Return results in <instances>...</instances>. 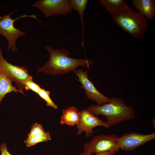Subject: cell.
Listing matches in <instances>:
<instances>
[{"label":"cell","instance_id":"cell-17","mask_svg":"<svg viewBox=\"0 0 155 155\" xmlns=\"http://www.w3.org/2000/svg\"><path fill=\"white\" fill-rule=\"evenodd\" d=\"M22 84L27 91L31 90L37 94L41 88L39 85L33 81V78L31 75L24 81Z\"/></svg>","mask_w":155,"mask_h":155},{"label":"cell","instance_id":"cell-16","mask_svg":"<svg viewBox=\"0 0 155 155\" xmlns=\"http://www.w3.org/2000/svg\"><path fill=\"white\" fill-rule=\"evenodd\" d=\"M51 140L49 133L45 132L42 134L31 137H28L24 142L28 147L34 146L36 144Z\"/></svg>","mask_w":155,"mask_h":155},{"label":"cell","instance_id":"cell-5","mask_svg":"<svg viewBox=\"0 0 155 155\" xmlns=\"http://www.w3.org/2000/svg\"><path fill=\"white\" fill-rule=\"evenodd\" d=\"M118 137L114 134L94 136L89 142L83 144V152L91 154L106 152L115 154L120 149L117 143Z\"/></svg>","mask_w":155,"mask_h":155},{"label":"cell","instance_id":"cell-11","mask_svg":"<svg viewBox=\"0 0 155 155\" xmlns=\"http://www.w3.org/2000/svg\"><path fill=\"white\" fill-rule=\"evenodd\" d=\"M133 6L142 15L150 20L155 16V3L153 0H133Z\"/></svg>","mask_w":155,"mask_h":155},{"label":"cell","instance_id":"cell-15","mask_svg":"<svg viewBox=\"0 0 155 155\" xmlns=\"http://www.w3.org/2000/svg\"><path fill=\"white\" fill-rule=\"evenodd\" d=\"M87 0H70V5L72 10L76 11L79 13L81 18L82 26V45L84 47V12L87 6Z\"/></svg>","mask_w":155,"mask_h":155},{"label":"cell","instance_id":"cell-21","mask_svg":"<svg viewBox=\"0 0 155 155\" xmlns=\"http://www.w3.org/2000/svg\"><path fill=\"white\" fill-rule=\"evenodd\" d=\"M115 154L114 153L108 152H104L95 154V155L89 154L83 152L80 155H114Z\"/></svg>","mask_w":155,"mask_h":155},{"label":"cell","instance_id":"cell-2","mask_svg":"<svg viewBox=\"0 0 155 155\" xmlns=\"http://www.w3.org/2000/svg\"><path fill=\"white\" fill-rule=\"evenodd\" d=\"M86 110L96 117L100 115L105 116L107 119L106 122L110 126L131 119L135 114L133 108L127 106L120 97H113L110 102L102 105L91 104Z\"/></svg>","mask_w":155,"mask_h":155},{"label":"cell","instance_id":"cell-14","mask_svg":"<svg viewBox=\"0 0 155 155\" xmlns=\"http://www.w3.org/2000/svg\"><path fill=\"white\" fill-rule=\"evenodd\" d=\"M98 1L111 14L123 9L127 5L125 0H99Z\"/></svg>","mask_w":155,"mask_h":155},{"label":"cell","instance_id":"cell-7","mask_svg":"<svg viewBox=\"0 0 155 155\" xmlns=\"http://www.w3.org/2000/svg\"><path fill=\"white\" fill-rule=\"evenodd\" d=\"M32 7L40 11L47 18L57 14L66 15L72 10L70 0H39L35 1Z\"/></svg>","mask_w":155,"mask_h":155},{"label":"cell","instance_id":"cell-13","mask_svg":"<svg viewBox=\"0 0 155 155\" xmlns=\"http://www.w3.org/2000/svg\"><path fill=\"white\" fill-rule=\"evenodd\" d=\"M12 82L4 75L0 74V104H1L3 98L7 94L14 92L24 94V92L17 89L16 87L13 86Z\"/></svg>","mask_w":155,"mask_h":155},{"label":"cell","instance_id":"cell-3","mask_svg":"<svg viewBox=\"0 0 155 155\" xmlns=\"http://www.w3.org/2000/svg\"><path fill=\"white\" fill-rule=\"evenodd\" d=\"M111 15L116 25L134 38H142L149 28L146 18L128 5Z\"/></svg>","mask_w":155,"mask_h":155},{"label":"cell","instance_id":"cell-6","mask_svg":"<svg viewBox=\"0 0 155 155\" xmlns=\"http://www.w3.org/2000/svg\"><path fill=\"white\" fill-rule=\"evenodd\" d=\"M26 66L13 65L4 58L0 47V74L11 81L16 82L18 90L23 92L24 87L22 82L30 75Z\"/></svg>","mask_w":155,"mask_h":155},{"label":"cell","instance_id":"cell-1","mask_svg":"<svg viewBox=\"0 0 155 155\" xmlns=\"http://www.w3.org/2000/svg\"><path fill=\"white\" fill-rule=\"evenodd\" d=\"M45 48L48 51L50 58L48 61L42 67L38 68L37 73L43 72L51 75L64 74L70 71L75 72L79 66L89 67L93 63V61L74 58L69 57V52L63 48L53 49L50 45Z\"/></svg>","mask_w":155,"mask_h":155},{"label":"cell","instance_id":"cell-10","mask_svg":"<svg viewBox=\"0 0 155 155\" xmlns=\"http://www.w3.org/2000/svg\"><path fill=\"white\" fill-rule=\"evenodd\" d=\"M97 126H102L106 128L110 127L106 122L100 119L86 110H82L80 112L79 122L76 125L77 135H80L84 131L86 137L92 136L94 133L93 129Z\"/></svg>","mask_w":155,"mask_h":155},{"label":"cell","instance_id":"cell-4","mask_svg":"<svg viewBox=\"0 0 155 155\" xmlns=\"http://www.w3.org/2000/svg\"><path fill=\"white\" fill-rule=\"evenodd\" d=\"M13 13L11 12L7 15L0 16V35L4 36L8 41L7 50L15 52L18 51L16 46V41L17 39L20 36L26 34V32L16 28L14 26L15 21L20 18L29 17L35 19L42 24V22L37 18L36 15L25 14L13 19L11 17Z\"/></svg>","mask_w":155,"mask_h":155},{"label":"cell","instance_id":"cell-8","mask_svg":"<svg viewBox=\"0 0 155 155\" xmlns=\"http://www.w3.org/2000/svg\"><path fill=\"white\" fill-rule=\"evenodd\" d=\"M155 138V132L143 134L136 132L126 133L118 137L117 143L120 149L126 151H131Z\"/></svg>","mask_w":155,"mask_h":155},{"label":"cell","instance_id":"cell-9","mask_svg":"<svg viewBox=\"0 0 155 155\" xmlns=\"http://www.w3.org/2000/svg\"><path fill=\"white\" fill-rule=\"evenodd\" d=\"M75 74L78 77L77 80L82 84L80 87L86 91L87 97L96 102L98 105H102L110 102V99L100 93L95 88L93 84L88 79V71H83L82 69L76 70Z\"/></svg>","mask_w":155,"mask_h":155},{"label":"cell","instance_id":"cell-12","mask_svg":"<svg viewBox=\"0 0 155 155\" xmlns=\"http://www.w3.org/2000/svg\"><path fill=\"white\" fill-rule=\"evenodd\" d=\"M80 112L74 106H70L66 109H63V112L60 123L69 125H78L79 122Z\"/></svg>","mask_w":155,"mask_h":155},{"label":"cell","instance_id":"cell-18","mask_svg":"<svg viewBox=\"0 0 155 155\" xmlns=\"http://www.w3.org/2000/svg\"><path fill=\"white\" fill-rule=\"evenodd\" d=\"M50 92L46 90L43 88H41L38 92V94L42 99H43L46 102V105L48 106H50L56 109L57 106L53 101L50 97Z\"/></svg>","mask_w":155,"mask_h":155},{"label":"cell","instance_id":"cell-22","mask_svg":"<svg viewBox=\"0 0 155 155\" xmlns=\"http://www.w3.org/2000/svg\"><path fill=\"white\" fill-rule=\"evenodd\" d=\"M155 119H154L153 120H152V126L154 129L155 128Z\"/></svg>","mask_w":155,"mask_h":155},{"label":"cell","instance_id":"cell-19","mask_svg":"<svg viewBox=\"0 0 155 155\" xmlns=\"http://www.w3.org/2000/svg\"><path fill=\"white\" fill-rule=\"evenodd\" d=\"M44 132L41 125L36 123L32 126L31 131L28 135V137H31L35 136L42 134Z\"/></svg>","mask_w":155,"mask_h":155},{"label":"cell","instance_id":"cell-20","mask_svg":"<svg viewBox=\"0 0 155 155\" xmlns=\"http://www.w3.org/2000/svg\"><path fill=\"white\" fill-rule=\"evenodd\" d=\"M1 155H12L8 151L6 143H2L0 145Z\"/></svg>","mask_w":155,"mask_h":155}]
</instances>
